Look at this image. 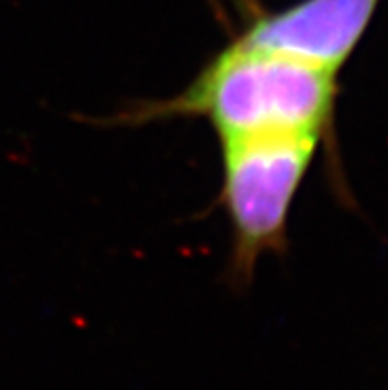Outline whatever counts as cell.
Returning a JSON list of instances; mask_svg holds the SVG:
<instances>
[{
  "instance_id": "obj_1",
  "label": "cell",
  "mask_w": 388,
  "mask_h": 390,
  "mask_svg": "<svg viewBox=\"0 0 388 390\" xmlns=\"http://www.w3.org/2000/svg\"><path fill=\"white\" fill-rule=\"evenodd\" d=\"M339 96L337 75L232 40L179 96L125 113L129 123L202 117L220 143L260 137L323 141Z\"/></svg>"
},
{
  "instance_id": "obj_2",
  "label": "cell",
  "mask_w": 388,
  "mask_h": 390,
  "mask_svg": "<svg viewBox=\"0 0 388 390\" xmlns=\"http://www.w3.org/2000/svg\"><path fill=\"white\" fill-rule=\"evenodd\" d=\"M319 145L317 137H260L220 143V198L230 222L234 278L248 281L260 257L285 244L291 208Z\"/></svg>"
},
{
  "instance_id": "obj_3",
  "label": "cell",
  "mask_w": 388,
  "mask_h": 390,
  "mask_svg": "<svg viewBox=\"0 0 388 390\" xmlns=\"http://www.w3.org/2000/svg\"><path fill=\"white\" fill-rule=\"evenodd\" d=\"M378 4L380 0H297L279 10H255L236 40L337 75L359 48Z\"/></svg>"
}]
</instances>
